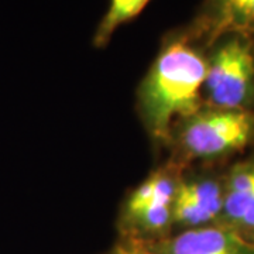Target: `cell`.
Segmentation results:
<instances>
[{
    "label": "cell",
    "mask_w": 254,
    "mask_h": 254,
    "mask_svg": "<svg viewBox=\"0 0 254 254\" xmlns=\"http://www.w3.org/2000/svg\"><path fill=\"white\" fill-rule=\"evenodd\" d=\"M208 58L184 33L168 40L141 85V108L147 125L160 138L170 136L175 118H190L200 109Z\"/></svg>",
    "instance_id": "1"
},
{
    "label": "cell",
    "mask_w": 254,
    "mask_h": 254,
    "mask_svg": "<svg viewBox=\"0 0 254 254\" xmlns=\"http://www.w3.org/2000/svg\"><path fill=\"white\" fill-rule=\"evenodd\" d=\"M210 48L202 89L209 108L254 110V41L232 34Z\"/></svg>",
    "instance_id": "2"
},
{
    "label": "cell",
    "mask_w": 254,
    "mask_h": 254,
    "mask_svg": "<svg viewBox=\"0 0 254 254\" xmlns=\"http://www.w3.org/2000/svg\"><path fill=\"white\" fill-rule=\"evenodd\" d=\"M254 140V110L200 108L185 119L184 151L192 158L213 160L246 148Z\"/></svg>",
    "instance_id": "3"
},
{
    "label": "cell",
    "mask_w": 254,
    "mask_h": 254,
    "mask_svg": "<svg viewBox=\"0 0 254 254\" xmlns=\"http://www.w3.org/2000/svg\"><path fill=\"white\" fill-rule=\"evenodd\" d=\"M188 36L212 47L225 36H242L254 41V0H205Z\"/></svg>",
    "instance_id": "4"
},
{
    "label": "cell",
    "mask_w": 254,
    "mask_h": 254,
    "mask_svg": "<svg viewBox=\"0 0 254 254\" xmlns=\"http://www.w3.org/2000/svg\"><path fill=\"white\" fill-rule=\"evenodd\" d=\"M154 254H254V243L222 223L187 229L151 245Z\"/></svg>",
    "instance_id": "5"
},
{
    "label": "cell",
    "mask_w": 254,
    "mask_h": 254,
    "mask_svg": "<svg viewBox=\"0 0 254 254\" xmlns=\"http://www.w3.org/2000/svg\"><path fill=\"white\" fill-rule=\"evenodd\" d=\"M223 205V182L212 177L184 181L177 187L173 222L187 229L218 223Z\"/></svg>",
    "instance_id": "6"
},
{
    "label": "cell",
    "mask_w": 254,
    "mask_h": 254,
    "mask_svg": "<svg viewBox=\"0 0 254 254\" xmlns=\"http://www.w3.org/2000/svg\"><path fill=\"white\" fill-rule=\"evenodd\" d=\"M222 182L223 205L218 223L254 243V157L235 164Z\"/></svg>",
    "instance_id": "7"
},
{
    "label": "cell",
    "mask_w": 254,
    "mask_h": 254,
    "mask_svg": "<svg viewBox=\"0 0 254 254\" xmlns=\"http://www.w3.org/2000/svg\"><path fill=\"white\" fill-rule=\"evenodd\" d=\"M151 0H110L109 9L96 28L93 44L105 47L120 26L136 18Z\"/></svg>",
    "instance_id": "8"
},
{
    "label": "cell",
    "mask_w": 254,
    "mask_h": 254,
    "mask_svg": "<svg viewBox=\"0 0 254 254\" xmlns=\"http://www.w3.org/2000/svg\"><path fill=\"white\" fill-rule=\"evenodd\" d=\"M113 254H154L151 250H148L145 246L138 245V243H133L128 246H122L118 247L116 252Z\"/></svg>",
    "instance_id": "9"
}]
</instances>
